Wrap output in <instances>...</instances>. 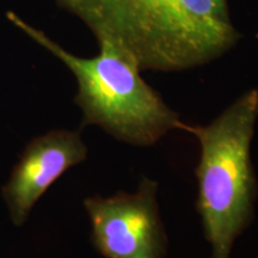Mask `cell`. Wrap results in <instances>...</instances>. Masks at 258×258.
<instances>
[{
  "mask_svg": "<svg viewBox=\"0 0 258 258\" xmlns=\"http://www.w3.org/2000/svg\"><path fill=\"white\" fill-rule=\"evenodd\" d=\"M8 18L74 74L83 127L96 124L117 140L140 147L153 146L169 132L184 128L178 114L141 78L135 61L112 42L99 40L98 55L79 57L15 12H8Z\"/></svg>",
  "mask_w": 258,
  "mask_h": 258,
  "instance_id": "cell-1",
  "label": "cell"
},
{
  "mask_svg": "<svg viewBox=\"0 0 258 258\" xmlns=\"http://www.w3.org/2000/svg\"><path fill=\"white\" fill-rule=\"evenodd\" d=\"M258 118V90L228 106L208 125L184 124L201 146L195 173L196 209L212 258H230L235 239L254 215L257 180L251 161V141Z\"/></svg>",
  "mask_w": 258,
  "mask_h": 258,
  "instance_id": "cell-2",
  "label": "cell"
},
{
  "mask_svg": "<svg viewBox=\"0 0 258 258\" xmlns=\"http://www.w3.org/2000/svg\"><path fill=\"white\" fill-rule=\"evenodd\" d=\"M108 40L140 71H183L211 62L226 51L198 27L180 0H57Z\"/></svg>",
  "mask_w": 258,
  "mask_h": 258,
  "instance_id": "cell-3",
  "label": "cell"
},
{
  "mask_svg": "<svg viewBox=\"0 0 258 258\" xmlns=\"http://www.w3.org/2000/svg\"><path fill=\"white\" fill-rule=\"evenodd\" d=\"M158 183L143 177L137 192L84 201L92 243L105 258H164L167 235L157 202Z\"/></svg>",
  "mask_w": 258,
  "mask_h": 258,
  "instance_id": "cell-4",
  "label": "cell"
},
{
  "mask_svg": "<svg viewBox=\"0 0 258 258\" xmlns=\"http://www.w3.org/2000/svg\"><path fill=\"white\" fill-rule=\"evenodd\" d=\"M86 157L88 147L79 132L59 129L34 139L2 189L14 225H23L51 184Z\"/></svg>",
  "mask_w": 258,
  "mask_h": 258,
  "instance_id": "cell-5",
  "label": "cell"
}]
</instances>
